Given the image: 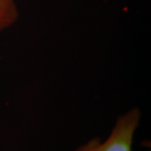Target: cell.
Masks as SVG:
<instances>
[{
	"mask_svg": "<svg viewBox=\"0 0 151 151\" xmlns=\"http://www.w3.org/2000/svg\"><path fill=\"white\" fill-rule=\"evenodd\" d=\"M19 17L15 0H0V33L13 26Z\"/></svg>",
	"mask_w": 151,
	"mask_h": 151,
	"instance_id": "cell-2",
	"label": "cell"
},
{
	"mask_svg": "<svg viewBox=\"0 0 151 151\" xmlns=\"http://www.w3.org/2000/svg\"><path fill=\"white\" fill-rule=\"evenodd\" d=\"M142 113L133 108L117 119L108 138L93 137L73 151H133L134 134L140 124Z\"/></svg>",
	"mask_w": 151,
	"mask_h": 151,
	"instance_id": "cell-1",
	"label": "cell"
}]
</instances>
